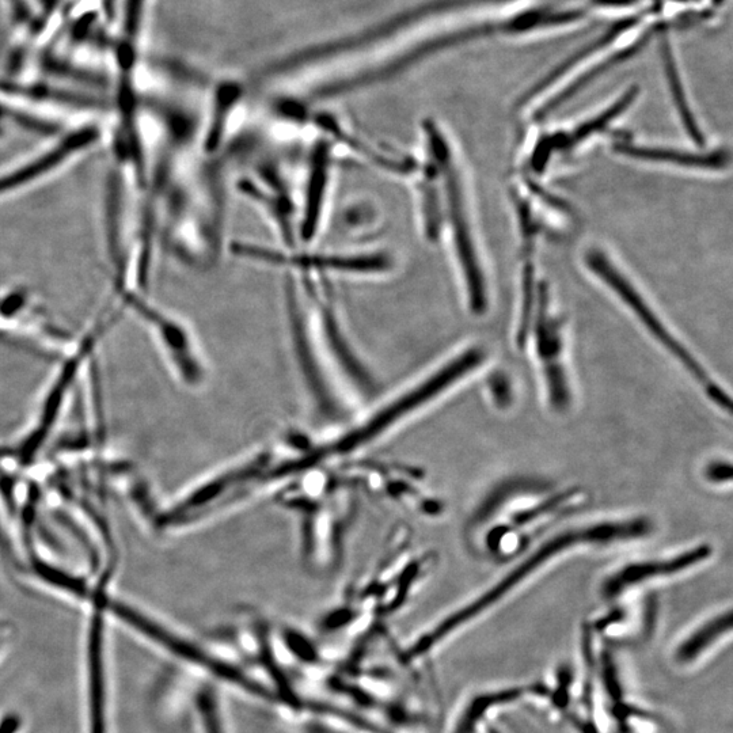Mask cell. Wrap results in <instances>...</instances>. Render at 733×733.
Returning a JSON list of instances; mask_svg holds the SVG:
<instances>
[{
  "label": "cell",
  "instance_id": "3957f363",
  "mask_svg": "<svg viewBox=\"0 0 733 733\" xmlns=\"http://www.w3.org/2000/svg\"><path fill=\"white\" fill-rule=\"evenodd\" d=\"M541 305L537 325V347L543 362L546 382L550 393V401L557 409L565 408L569 402L567 377L561 363V336L557 322L548 315V290L541 287Z\"/></svg>",
  "mask_w": 733,
  "mask_h": 733
},
{
  "label": "cell",
  "instance_id": "6da1fadb",
  "mask_svg": "<svg viewBox=\"0 0 733 733\" xmlns=\"http://www.w3.org/2000/svg\"><path fill=\"white\" fill-rule=\"evenodd\" d=\"M586 261L588 268L594 271L600 279L606 281L611 287V290L617 292L619 298L624 300L626 305L634 311V314L647 326L649 332L660 341V344H663L676 359L681 360L683 366L693 374V377L702 383L710 400H713L714 404L719 406V408L731 412L732 404L728 394L724 390H721V387L709 377L708 372L701 367V364L664 328L662 322L659 321V318L651 310V307L638 295V292L634 290L632 284L611 264L609 258L605 256V253L595 249L590 250L587 253Z\"/></svg>",
  "mask_w": 733,
  "mask_h": 733
},
{
  "label": "cell",
  "instance_id": "30bf717a",
  "mask_svg": "<svg viewBox=\"0 0 733 733\" xmlns=\"http://www.w3.org/2000/svg\"><path fill=\"white\" fill-rule=\"evenodd\" d=\"M326 172H328V157L325 151H319L318 157L315 158L313 176L309 186V195H307V207L305 223H303V237L311 239L317 230L319 208L322 207V199H324L326 188Z\"/></svg>",
  "mask_w": 733,
  "mask_h": 733
},
{
  "label": "cell",
  "instance_id": "7c38bea8",
  "mask_svg": "<svg viewBox=\"0 0 733 733\" xmlns=\"http://www.w3.org/2000/svg\"><path fill=\"white\" fill-rule=\"evenodd\" d=\"M728 465H724V463H717V465H713L709 467L708 473L710 478L712 480L721 481V480H731V469H727Z\"/></svg>",
  "mask_w": 733,
  "mask_h": 733
},
{
  "label": "cell",
  "instance_id": "8fae6325",
  "mask_svg": "<svg viewBox=\"0 0 733 733\" xmlns=\"http://www.w3.org/2000/svg\"><path fill=\"white\" fill-rule=\"evenodd\" d=\"M533 300L534 267L533 262L529 260L524 262L522 317H520V326L518 333L519 347H523L524 341H526L527 338V334H529L531 313H533Z\"/></svg>",
  "mask_w": 733,
  "mask_h": 733
},
{
  "label": "cell",
  "instance_id": "8992f818",
  "mask_svg": "<svg viewBox=\"0 0 733 733\" xmlns=\"http://www.w3.org/2000/svg\"><path fill=\"white\" fill-rule=\"evenodd\" d=\"M90 636L91 733H105L104 672H102V626L96 618Z\"/></svg>",
  "mask_w": 733,
  "mask_h": 733
},
{
  "label": "cell",
  "instance_id": "5b68a950",
  "mask_svg": "<svg viewBox=\"0 0 733 733\" xmlns=\"http://www.w3.org/2000/svg\"><path fill=\"white\" fill-rule=\"evenodd\" d=\"M614 150L619 154L641 159V161L672 163V165L700 167V169H724L729 163V154L725 150L706 154L687 153V151L671 150V148L634 146V144L625 142L615 143Z\"/></svg>",
  "mask_w": 733,
  "mask_h": 733
},
{
  "label": "cell",
  "instance_id": "ba28073f",
  "mask_svg": "<svg viewBox=\"0 0 733 733\" xmlns=\"http://www.w3.org/2000/svg\"><path fill=\"white\" fill-rule=\"evenodd\" d=\"M637 96L638 87H630V89L625 91V94H622V97L618 98V100L615 101V104L611 105L609 109L600 113V115L594 117V119L587 121V123L581 124L579 128L575 129V132H573L572 135L567 136V138H565V136H562V138L554 136V139H556V146L571 148L576 146V144L583 142V140L590 138V136L596 134V132L603 131L611 121L617 119L621 113H624L625 110L632 105V102L636 100Z\"/></svg>",
  "mask_w": 733,
  "mask_h": 733
},
{
  "label": "cell",
  "instance_id": "7a4b0ae2",
  "mask_svg": "<svg viewBox=\"0 0 733 733\" xmlns=\"http://www.w3.org/2000/svg\"><path fill=\"white\" fill-rule=\"evenodd\" d=\"M425 129H427L428 140L431 142V150L434 151L436 161L443 172L444 182H446L448 208H450V218L453 222L459 260L465 272L470 307L474 314L482 315L486 310L484 277H482L476 250H474L461 181H459L457 169L450 157V150H448L443 135L439 134L438 129L432 123L425 124Z\"/></svg>",
  "mask_w": 733,
  "mask_h": 733
},
{
  "label": "cell",
  "instance_id": "277c9868",
  "mask_svg": "<svg viewBox=\"0 0 733 733\" xmlns=\"http://www.w3.org/2000/svg\"><path fill=\"white\" fill-rule=\"evenodd\" d=\"M710 554H712V550L709 546L702 545L687 550L679 556L668 558V560L636 562V564L628 565V567L622 568L621 571L609 577L605 587H603V592L606 596L613 598V596L621 594L626 588L637 586V584L644 583V581L655 579V577L675 575V573L695 567V565L709 558Z\"/></svg>",
  "mask_w": 733,
  "mask_h": 733
},
{
  "label": "cell",
  "instance_id": "9c48e42d",
  "mask_svg": "<svg viewBox=\"0 0 733 733\" xmlns=\"http://www.w3.org/2000/svg\"><path fill=\"white\" fill-rule=\"evenodd\" d=\"M90 139L91 134L78 135L77 138L68 140L62 148H58V150L48 154L47 157L41 158L40 161L33 162L32 165L25 167V170H20V172L0 178V193L7 192L9 189L15 188V186L25 184V182L29 181V178L48 172L49 167L58 165L59 162L63 161V157H66L67 154L72 153L75 148Z\"/></svg>",
  "mask_w": 733,
  "mask_h": 733
},
{
  "label": "cell",
  "instance_id": "52a82bcc",
  "mask_svg": "<svg viewBox=\"0 0 733 733\" xmlns=\"http://www.w3.org/2000/svg\"><path fill=\"white\" fill-rule=\"evenodd\" d=\"M662 59L672 98H674L676 109H678L679 115H681L682 123L685 125L687 134H689L695 143L701 144L702 146L705 143L704 135H702L701 129L698 128L697 121H695L689 104H687L685 90H683L681 77H679L674 55H672L670 41L666 37H663L662 40Z\"/></svg>",
  "mask_w": 733,
  "mask_h": 733
}]
</instances>
